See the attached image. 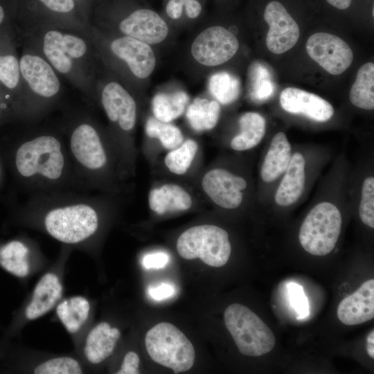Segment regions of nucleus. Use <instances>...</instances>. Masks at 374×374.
<instances>
[{
    "label": "nucleus",
    "mask_w": 374,
    "mask_h": 374,
    "mask_svg": "<svg viewBox=\"0 0 374 374\" xmlns=\"http://www.w3.org/2000/svg\"><path fill=\"white\" fill-rule=\"evenodd\" d=\"M250 93L256 101H262L269 98L274 92V85L270 80L268 71L263 66L256 63L249 70Z\"/></svg>",
    "instance_id": "obj_35"
},
{
    "label": "nucleus",
    "mask_w": 374,
    "mask_h": 374,
    "mask_svg": "<svg viewBox=\"0 0 374 374\" xmlns=\"http://www.w3.org/2000/svg\"><path fill=\"white\" fill-rule=\"evenodd\" d=\"M29 248L19 240H10L0 247V266L8 273L23 278L30 271Z\"/></svg>",
    "instance_id": "obj_28"
},
{
    "label": "nucleus",
    "mask_w": 374,
    "mask_h": 374,
    "mask_svg": "<svg viewBox=\"0 0 374 374\" xmlns=\"http://www.w3.org/2000/svg\"><path fill=\"white\" fill-rule=\"evenodd\" d=\"M91 305L88 299L82 296H73L62 301L56 307L57 318L71 334L77 333L86 323Z\"/></svg>",
    "instance_id": "obj_25"
},
{
    "label": "nucleus",
    "mask_w": 374,
    "mask_h": 374,
    "mask_svg": "<svg viewBox=\"0 0 374 374\" xmlns=\"http://www.w3.org/2000/svg\"><path fill=\"white\" fill-rule=\"evenodd\" d=\"M166 11L169 17L177 19L182 15L183 6L175 0H169L166 5Z\"/></svg>",
    "instance_id": "obj_44"
},
{
    "label": "nucleus",
    "mask_w": 374,
    "mask_h": 374,
    "mask_svg": "<svg viewBox=\"0 0 374 374\" xmlns=\"http://www.w3.org/2000/svg\"><path fill=\"white\" fill-rule=\"evenodd\" d=\"M35 1L46 12L43 22L62 24L78 29H83L88 24L77 15V6L73 0Z\"/></svg>",
    "instance_id": "obj_27"
},
{
    "label": "nucleus",
    "mask_w": 374,
    "mask_h": 374,
    "mask_svg": "<svg viewBox=\"0 0 374 374\" xmlns=\"http://www.w3.org/2000/svg\"><path fill=\"white\" fill-rule=\"evenodd\" d=\"M121 337V331L116 327L103 321L96 325L87 334L83 353L91 364H98L106 359L114 351Z\"/></svg>",
    "instance_id": "obj_21"
},
{
    "label": "nucleus",
    "mask_w": 374,
    "mask_h": 374,
    "mask_svg": "<svg viewBox=\"0 0 374 374\" xmlns=\"http://www.w3.org/2000/svg\"><path fill=\"white\" fill-rule=\"evenodd\" d=\"M291 146L283 132L273 138L261 168V177L265 182H271L284 172L291 159Z\"/></svg>",
    "instance_id": "obj_24"
},
{
    "label": "nucleus",
    "mask_w": 374,
    "mask_h": 374,
    "mask_svg": "<svg viewBox=\"0 0 374 374\" xmlns=\"http://www.w3.org/2000/svg\"><path fill=\"white\" fill-rule=\"evenodd\" d=\"M280 103L285 111L302 114L317 122H326L334 114L333 107L327 100L314 93L294 87L283 90Z\"/></svg>",
    "instance_id": "obj_18"
},
{
    "label": "nucleus",
    "mask_w": 374,
    "mask_h": 374,
    "mask_svg": "<svg viewBox=\"0 0 374 374\" xmlns=\"http://www.w3.org/2000/svg\"><path fill=\"white\" fill-rule=\"evenodd\" d=\"M10 154L17 179L33 193L82 186L64 136L55 130H31L18 138Z\"/></svg>",
    "instance_id": "obj_1"
},
{
    "label": "nucleus",
    "mask_w": 374,
    "mask_h": 374,
    "mask_svg": "<svg viewBox=\"0 0 374 374\" xmlns=\"http://www.w3.org/2000/svg\"><path fill=\"white\" fill-rule=\"evenodd\" d=\"M99 86L100 89L96 91V97L99 94L108 120L121 132L132 131L136 120V105L133 97L116 81H109Z\"/></svg>",
    "instance_id": "obj_13"
},
{
    "label": "nucleus",
    "mask_w": 374,
    "mask_h": 374,
    "mask_svg": "<svg viewBox=\"0 0 374 374\" xmlns=\"http://www.w3.org/2000/svg\"><path fill=\"white\" fill-rule=\"evenodd\" d=\"M17 12L15 6L0 0V30L16 28Z\"/></svg>",
    "instance_id": "obj_40"
},
{
    "label": "nucleus",
    "mask_w": 374,
    "mask_h": 374,
    "mask_svg": "<svg viewBox=\"0 0 374 374\" xmlns=\"http://www.w3.org/2000/svg\"><path fill=\"white\" fill-rule=\"evenodd\" d=\"M327 1L332 6L340 10L348 8L351 3V0H327Z\"/></svg>",
    "instance_id": "obj_47"
},
{
    "label": "nucleus",
    "mask_w": 374,
    "mask_h": 374,
    "mask_svg": "<svg viewBox=\"0 0 374 374\" xmlns=\"http://www.w3.org/2000/svg\"><path fill=\"white\" fill-rule=\"evenodd\" d=\"M342 219L339 210L330 202L315 206L299 231L302 247L314 256H325L335 248L340 235Z\"/></svg>",
    "instance_id": "obj_9"
},
{
    "label": "nucleus",
    "mask_w": 374,
    "mask_h": 374,
    "mask_svg": "<svg viewBox=\"0 0 374 374\" xmlns=\"http://www.w3.org/2000/svg\"><path fill=\"white\" fill-rule=\"evenodd\" d=\"M202 185L213 202L222 208L233 209L241 204L242 190L246 188L247 182L226 170L216 168L205 174Z\"/></svg>",
    "instance_id": "obj_16"
},
{
    "label": "nucleus",
    "mask_w": 374,
    "mask_h": 374,
    "mask_svg": "<svg viewBox=\"0 0 374 374\" xmlns=\"http://www.w3.org/2000/svg\"><path fill=\"white\" fill-rule=\"evenodd\" d=\"M175 287L168 283H162L159 286L148 289L149 296L154 300L160 301L172 296L175 294Z\"/></svg>",
    "instance_id": "obj_43"
},
{
    "label": "nucleus",
    "mask_w": 374,
    "mask_h": 374,
    "mask_svg": "<svg viewBox=\"0 0 374 374\" xmlns=\"http://www.w3.org/2000/svg\"><path fill=\"white\" fill-rule=\"evenodd\" d=\"M287 294L290 303L297 314L298 319H302L308 317L310 307L307 296L303 287L294 282L287 284Z\"/></svg>",
    "instance_id": "obj_38"
},
{
    "label": "nucleus",
    "mask_w": 374,
    "mask_h": 374,
    "mask_svg": "<svg viewBox=\"0 0 374 374\" xmlns=\"http://www.w3.org/2000/svg\"><path fill=\"white\" fill-rule=\"evenodd\" d=\"M63 286L59 276L53 272L45 273L35 285L30 300L25 308V317L37 319L48 312L60 300Z\"/></svg>",
    "instance_id": "obj_20"
},
{
    "label": "nucleus",
    "mask_w": 374,
    "mask_h": 374,
    "mask_svg": "<svg viewBox=\"0 0 374 374\" xmlns=\"http://www.w3.org/2000/svg\"><path fill=\"white\" fill-rule=\"evenodd\" d=\"M19 47V39L16 28L0 30V83L12 100L17 121H21L24 93Z\"/></svg>",
    "instance_id": "obj_10"
},
{
    "label": "nucleus",
    "mask_w": 374,
    "mask_h": 374,
    "mask_svg": "<svg viewBox=\"0 0 374 374\" xmlns=\"http://www.w3.org/2000/svg\"><path fill=\"white\" fill-rule=\"evenodd\" d=\"M84 28L43 22L17 34L20 41L37 50L91 103L96 98V53Z\"/></svg>",
    "instance_id": "obj_2"
},
{
    "label": "nucleus",
    "mask_w": 374,
    "mask_h": 374,
    "mask_svg": "<svg viewBox=\"0 0 374 374\" xmlns=\"http://www.w3.org/2000/svg\"><path fill=\"white\" fill-rule=\"evenodd\" d=\"M76 4V6H78V3H81L83 0H73Z\"/></svg>",
    "instance_id": "obj_49"
},
{
    "label": "nucleus",
    "mask_w": 374,
    "mask_h": 374,
    "mask_svg": "<svg viewBox=\"0 0 374 374\" xmlns=\"http://www.w3.org/2000/svg\"><path fill=\"white\" fill-rule=\"evenodd\" d=\"M169 256L164 252H156L145 255L142 263L147 269L161 268L168 262Z\"/></svg>",
    "instance_id": "obj_42"
},
{
    "label": "nucleus",
    "mask_w": 374,
    "mask_h": 374,
    "mask_svg": "<svg viewBox=\"0 0 374 374\" xmlns=\"http://www.w3.org/2000/svg\"><path fill=\"white\" fill-rule=\"evenodd\" d=\"M304 157L296 152L291 157L284 177L275 195L276 202L282 206L295 203L301 195L305 184Z\"/></svg>",
    "instance_id": "obj_22"
},
{
    "label": "nucleus",
    "mask_w": 374,
    "mask_h": 374,
    "mask_svg": "<svg viewBox=\"0 0 374 374\" xmlns=\"http://www.w3.org/2000/svg\"><path fill=\"white\" fill-rule=\"evenodd\" d=\"M309 56L332 75L344 73L353 62L350 47L340 37L326 33L312 35L306 43Z\"/></svg>",
    "instance_id": "obj_12"
},
{
    "label": "nucleus",
    "mask_w": 374,
    "mask_h": 374,
    "mask_svg": "<svg viewBox=\"0 0 374 374\" xmlns=\"http://www.w3.org/2000/svg\"><path fill=\"white\" fill-rule=\"evenodd\" d=\"M178 253L184 259L199 258L207 265L220 267L229 260L231 247L223 229L210 224L190 227L177 241Z\"/></svg>",
    "instance_id": "obj_8"
},
{
    "label": "nucleus",
    "mask_w": 374,
    "mask_h": 374,
    "mask_svg": "<svg viewBox=\"0 0 374 374\" xmlns=\"http://www.w3.org/2000/svg\"><path fill=\"white\" fill-rule=\"evenodd\" d=\"M12 121H17L12 100L0 83V125Z\"/></svg>",
    "instance_id": "obj_39"
},
{
    "label": "nucleus",
    "mask_w": 374,
    "mask_h": 374,
    "mask_svg": "<svg viewBox=\"0 0 374 374\" xmlns=\"http://www.w3.org/2000/svg\"><path fill=\"white\" fill-rule=\"evenodd\" d=\"M210 93L222 105L234 102L240 93V83L235 75L227 72L213 74L209 80Z\"/></svg>",
    "instance_id": "obj_32"
},
{
    "label": "nucleus",
    "mask_w": 374,
    "mask_h": 374,
    "mask_svg": "<svg viewBox=\"0 0 374 374\" xmlns=\"http://www.w3.org/2000/svg\"><path fill=\"white\" fill-rule=\"evenodd\" d=\"M264 18L269 26L266 45L271 53L281 54L294 46L299 37V27L280 2H269Z\"/></svg>",
    "instance_id": "obj_14"
},
{
    "label": "nucleus",
    "mask_w": 374,
    "mask_h": 374,
    "mask_svg": "<svg viewBox=\"0 0 374 374\" xmlns=\"http://www.w3.org/2000/svg\"><path fill=\"white\" fill-rule=\"evenodd\" d=\"M188 101L189 97L184 91L158 93L152 100V111L157 119L169 123L183 114Z\"/></svg>",
    "instance_id": "obj_31"
},
{
    "label": "nucleus",
    "mask_w": 374,
    "mask_h": 374,
    "mask_svg": "<svg viewBox=\"0 0 374 374\" xmlns=\"http://www.w3.org/2000/svg\"><path fill=\"white\" fill-rule=\"evenodd\" d=\"M220 113L218 102L197 98L188 107L186 118L194 130L201 132L213 128L218 121Z\"/></svg>",
    "instance_id": "obj_30"
},
{
    "label": "nucleus",
    "mask_w": 374,
    "mask_h": 374,
    "mask_svg": "<svg viewBox=\"0 0 374 374\" xmlns=\"http://www.w3.org/2000/svg\"><path fill=\"white\" fill-rule=\"evenodd\" d=\"M149 206L159 215L188 210L193 204L189 193L177 184H168L150 190Z\"/></svg>",
    "instance_id": "obj_23"
},
{
    "label": "nucleus",
    "mask_w": 374,
    "mask_h": 374,
    "mask_svg": "<svg viewBox=\"0 0 374 374\" xmlns=\"http://www.w3.org/2000/svg\"><path fill=\"white\" fill-rule=\"evenodd\" d=\"M339 321L355 326L374 317V280L365 281L354 293L343 299L337 308Z\"/></svg>",
    "instance_id": "obj_19"
},
{
    "label": "nucleus",
    "mask_w": 374,
    "mask_h": 374,
    "mask_svg": "<svg viewBox=\"0 0 374 374\" xmlns=\"http://www.w3.org/2000/svg\"><path fill=\"white\" fill-rule=\"evenodd\" d=\"M145 132L148 136L158 139L168 150L179 146L184 140L181 130L176 126L150 117L146 122Z\"/></svg>",
    "instance_id": "obj_33"
},
{
    "label": "nucleus",
    "mask_w": 374,
    "mask_h": 374,
    "mask_svg": "<svg viewBox=\"0 0 374 374\" xmlns=\"http://www.w3.org/2000/svg\"><path fill=\"white\" fill-rule=\"evenodd\" d=\"M185 11L189 18H196L202 11V6L197 0H188L184 6Z\"/></svg>",
    "instance_id": "obj_45"
},
{
    "label": "nucleus",
    "mask_w": 374,
    "mask_h": 374,
    "mask_svg": "<svg viewBox=\"0 0 374 374\" xmlns=\"http://www.w3.org/2000/svg\"><path fill=\"white\" fill-rule=\"evenodd\" d=\"M197 150V143L188 139L168 152L164 159L165 165L171 172L183 175L190 166Z\"/></svg>",
    "instance_id": "obj_34"
},
{
    "label": "nucleus",
    "mask_w": 374,
    "mask_h": 374,
    "mask_svg": "<svg viewBox=\"0 0 374 374\" xmlns=\"http://www.w3.org/2000/svg\"><path fill=\"white\" fill-rule=\"evenodd\" d=\"M26 205L28 211L39 217L44 230L64 244L85 243L99 228L94 202L70 189L33 193Z\"/></svg>",
    "instance_id": "obj_3"
},
{
    "label": "nucleus",
    "mask_w": 374,
    "mask_h": 374,
    "mask_svg": "<svg viewBox=\"0 0 374 374\" xmlns=\"http://www.w3.org/2000/svg\"><path fill=\"white\" fill-rule=\"evenodd\" d=\"M374 64L368 62L357 71L349 93L352 104L359 108L371 110L374 108Z\"/></svg>",
    "instance_id": "obj_29"
},
{
    "label": "nucleus",
    "mask_w": 374,
    "mask_h": 374,
    "mask_svg": "<svg viewBox=\"0 0 374 374\" xmlns=\"http://www.w3.org/2000/svg\"><path fill=\"white\" fill-rule=\"evenodd\" d=\"M109 53L125 63L136 77L143 79L153 71L155 57L150 46L133 37L123 35L107 41Z\"/></svg>",
    "instance_id": "obj_15"
},
{
    "label": "nucleus",
    "mask_w": 374,
    "mask_h": 374,
    "mask_svg": "<svg viewBox=\"0 0 374 374\" xmlns=\"http://www.w3.org/2000/svg\"><path fill=\"white\" fill-rule=\"evenodd\" d=\"M64 125L69 154L82 187L92 184L108 163L99 130L87 112L67 113Z\"/></svg>",
    "instance_id": "obj_5"
},
{
    "label": "nucleus",
    "mask_w": 374,
    "mask_h": 374,
    "mask_svg": "<svg viewBox=\"0 0 374 374\" xmlns=\"http://www.w3.org/2000/svg\"><path fill=\"white\" fill-rule=\"evenodd\" d=\"M119 31L146 44H154L166 37L168 28L165 21L154 10L136 9L120 21Z\"/></svg>",
    "instance_id": "obj_17"
},
{
    "label": "nucleus",
    "mask_w": 374,
    "mask_h": 374,
    "mask_svg": "<svg viewBox=\"0 0 374 374\" xmlns=\"http://www.w3.org/2000/svg\"><path fill=\"white\" fill-rule=\"evenodd\" d=\"M225 326L239 351L244 355L258 357L269 353L276 338L265 323L244 305L233 303L224 313Z\"/></svg>",
    "instance_id": "obj_6"
},
{
    "label": "nucleus",
    "mask_w": 374,
    "mask_h": 374,
    "mask_svg": "<svg viewBox=\"0 0 374 374\" xmlns=\"http://www.w3.org/2000/svg\"><path fill=\"white\" fill-rule=\"evenodd\" d=\"M366 351L371 359H374V331L369 332L366 338Z\"/></svg>",
    "instance_id": "obj_46"
},
{
    "label": "nucleus",
    "mask_w": 374,
    "mask_h": 374,
    "mask_svg": "<svg viewBox=\"0 0 374 374\" xmlns=\"http://www.w3.org/2000/svg\"><path fill=\"white\" fill-rule=\"evenodd\" d=\"M359 217L362 222L374 228V178H366L362 186V198L359 204Z\"/></svg>",
    "instance_id": "obj_37"
},
{
    "label": "nucleus",
    "mask_w": 374,
    "mask_h": 374,
    "mask_svg": "<svg viewBox=\"0 0 374 374\" xmlns=\"http://www.w3.org/2000/svg\"><path fill=\"white\" fill-rule=\"evenodd\" d=\"M178 3H179L181 5H182L183 8L184 7V5L188 0H175Z\"/></svg>",
    "instance_id": "obj_48"
},
{
    "label": "nucleus",
    "mask_w": 374,
    "mask_h": 374,
    "mask_svg": "<svg viewBox=\"0 0 374 374\" xmlns=\"http://www.w3.org/2000/svg\"><path fill=\"white\" fill-rule=\"evenodd\" d=\"M139 357L134 351L127 353L123 358L121 368L116 373L117 374H138L139 366Z\"/></svg>",
    "instance_id": "obj_41"
},
{
    "label": "nucleus",
    "mask_w": 374,
    "mask_h": 374,
    "mask_svg": "<svg viewBox=\"0 0 374 374\" xmlns=\"http://www.w3.org/2000/svg\"><path fill=\"white\" fill-rule=\"evenodd\" d=\"M145 344L151 359L174 373L187 371L193 366L195 352L192 343L170 323L161 322L152 327L146 334Z\"/></svg>",
    "instance_id": "obj_7"
},
{
    "label": "nucleus",
    "mask_w": 374,
    "mask_h": 374,
    "mask_svg": "<svg viewBox=\"0 0 374 374\" xmlns=\"http://www.w3.org/2000/svg\"><path fill=\"white\" fill-rule=\"evenodd\" d=\"M19 47L24 93L21 121L35 122L58 105L64 87L62 78L37 50L20 40Z\"/></svg>",
    "instance_id": "obj_4"
},
{
    "label": "nucleus",
    "mask_w": 374,
    "mask_h": 374,
    "mask_svg": "<svg viewBox=\"0 0 374 374\" xmlns=\"http://www.w3.org/2000/svg\"><path fill=\"white\" fill-rule=\"evenodd\" d=\"M36 374H78L82 373L79 362L69 356L55 357L46 359L34 369Z\"/></svg>",
    "instance_id": "obj_36"
},
{
    "label": "nucleus",
    "mask_w": 374,
    "mask_h": 374,
    "mask_svg": "<svg viewBox=\"0 0 374 374\" xmlns=\"http://www.w3.org/2000/svg\"><path fill=\"white\" fill-rule=\"evenodd\" d=\"M236 37L229 30L215 26L202 31L194 40L191 52L200 64L213 66L232 58L238 50Z\"/></svg>",
    "instance_id": "obj_11"
},
{
    "label": "nucleus",
    "mask_w": 374,
    "mask_h": 374,
    "mask_svg": "<svg viewBox=\"0 0 374 374\" xmlns=\"http://www.w3.org/2000/svg\"><path fill=\"white\" fill-rule=\"evenodd\" d=\"M240 132L231 142L232 149L242 151L257 145L265 134V118L256 112H247L239 119Z\"/></svg>",
    "instance_id": "obj_26"
}]
</instances>
